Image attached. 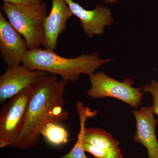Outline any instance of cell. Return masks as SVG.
<instances>
[{"mask_svg":"<svg viewBox=\"0 0 158 158\" xmlns=\"http://www.w3.org/2000/svg\"><path fill=\"white\" fill-rule=\"evenodd\" d=\"M68 84L48 74L33 85L24 122L12 147L27 149L34 147L39 142L40 130L45 125L68 119L69 114L64 109Z\"/></svg>","mask_w":158,"mask_h":158,"instance_id":"cell-1","label":"cell"},{"mask_svg":"<svg viewBox=\"0 0 158 158\" xmlns=\"http://www.w3.org/2000/svg\"><path fill=\"white\" fill-rule=\"evenodd\" d=\"M111 61L112 59H100L98 52L67 58L57 55L55 51L38 48L28 50L22 63L29 70L59 75L61 80L69 83L78 81L83 74H92L102 65Z\"/></svg>","mask_w":158,"mask_h":158,"instance_id":"cell-2","label":"cell"},{"mask_svg":"<svg viewBox=\"0 0 158 158\" xmlns=\"http://www.w3.org/2000/svg\"><path fill=\"white\" fill-rule=\"evenodd\" d=\"M1 9L11 26L24 39L28 50L35 49L43 45L44 23L48 15L45 4L19 6L4 3Z\"/></svg>","mask_w":158,"mask_h":158,"instance_id":"cell-3","label":"cell"},{"mask_svg":"<svg viewBox=\"0 0 158 158\" xmlns=\"http://www.w3.org/2000/svg\"><path fill=\"white\" fill-rule=\"evenodd\" d=\"M88 77L90 88L87 95L90 98H113L135 109L141 106L144 94L141 91L142 88L133 87L134 82L132 79L125 78L119 81L101 71L95 72Z\"/></svg>","mask_w":158,"mask_h":158,"instance_id":"cell-4","label":"cell"},{"mask_svg":"<svg viewBox=\"0 0 158 158\" xmlns=\"http://www.w3.org/2000/svg\"><path fill=\"white\" fill-rule=\"evenodd\" d=\"M33 88L29 87L11 98L0 112V148L13 147L22 129Z\"/></svg>","mask_w":158,"mask_h":158,"instance_id":"cell-5","label":"cell"},{"mask_svg":"<svg viewBox=\"0 0 158 158\" xmlns=\"http://www.w3.org/2000/svg\"><path fill=\"white\" fill-rule=\"evenodd\" d=\"M48 74L43 71L29 70L23 65L8 67L0 77V103L2 104L32 87L41 77Z\"/></svg>","mask_w":158,"mask_h":158,"instance_id":"cell-6","label":"cell"},{"mask_svg":"<svg viewBox=\"0 0 158 158\" xmlns=\"http://www.w3.org/2000/svg\"><path fill=\"white\" fill-rule=\"evenodd\" d=\"M65 1L73 15L80 19L82 28L89 38L103 34L105 27L114 22L112 11L102 5H97L95 9L88 10L73 0Z\"/></svg>","mask_w":158,"mask_h":158,"instance_id":"cell-7","label":"cell"},{"mask_svg":"<svg viewBox=\"0 0 158 158\" xmlns=\"http://www.w3.org/2000/svg\"><path fill=\"white\" fill-rule=\"evenodd\" d=\"M22 36L0 12V50L7 67L19 65L28 50Z\"/></svg>","mask_w":158,"mask_h":158,"instance_id":"cell-8","label":"cell"},{"mask_svg":"<svg viewBox=\"0 0 158 158\" xmlns=\"http://www.w3.org/2000/svg\"><path fill=\"white\" fill-rule=\"evenodd\" d=\"M135 118L136 131L134 141L147 149L148 158H158V141L155 128L158 120L155 118L152 106L142 107L132 110Z\"/></svg>","mask_w":158,"mask_h":158,"instance_id":"cell-9","label":"cell"},{"mask_svg":"<svg viewBox=\"0 0 158 158\" xmlns=\"http://www.w3.org/2000/svg\"><path fill=\"white\" fill-rule=\"evenodd\" d=\"M51 1L52 9L44 23L43 46L46 49L55 51L58 46L59 35L65 31L67 21L73 15L65 0Z\"/></svg>","mask_w":158,"mask_h":158,"instance_id":"cell-10","label":"cell"},{"mask_svg":"<svg viewBox=\"0 0 158 158\" xmlns=\"http://www.w3.org/2000/svg\"><path fill=\"white\" fill-rule=\"evenodd\" d=\"M84 143L109 151L120 150L119 143L110 133L99 128L86 129Z\"/></svg>","mask_w":158,"mask_h":158,"instance_id":"cell-11","label":"cell"},{"mask_svg":"<svg viewBox=\"0 0 158 158\" xmlns=\"http://www.w3.org/2000/svg\"><path fill=\"white\" fill-rule=\"evenodd\" d=\"M59 123H49L43 127L40 131V135L53 145H61L66 144L68 141V132Z\"/></svg>","mask_w":158,"mask_h":158,"instance_id":"cell-12","label":"cell"},{"mask_svg":"<svg viewBox=\"0 0 158 158\" xmlns=\"http://www.w3.org/2000/svg\"><path fill=\"white\" fill-rule=\"evenodd\" d=\"M85 152L89 153L95 158H123L121 150L109 151L101 149L91 144L84 143Z\"/></svg>","mask_w":158,"mask_h":158,"instance_id":"cell-13","label":"cell"},{"mask_svg":"<svg viewBox=\"0 0 158 158\" xmlns=\"http://www.w3.org/2000/svg\"><path fill=\"white\" fill-rule=\"evenodd\" d=\"M85 130V128H80L77 139L72 149L65 155L56 158H89L85 155L83 147Z\"/></svg>","mask_w":158,"mask_h":158,"instance_id":"cell-14","label":"cell"},{"mask_svg":"<svg viewBox=\"0 0 158 158\" xmlns=\"http://www.w3.org/2000/svg\"><path fill=\"white\" fill-rule=\"evenodd\" d=\"M142 88L144 92H148L151 94L152 98V106L155 113L158 116V81L152 80L150 84L145 85Z\"/></svg>","mask_w":158,"mask_h":158,"instance_id":"cell-15","label":"cell"},{"mask_svg":"<svg viewBox=\"0 0 158 158\" xmlns=\"http://www.w3.org/2000/svg\"><path fill=\"white\" fill-rule=\"evenodd\" d=\"M4 3H8L19 6H31L42 3L43 0H2Z\"/></svg>","mask_w":158,"mask_h":158,"instance_id":"cell-16","label":"cell"},{"mask_svg":"<svg viewBox=\"0 0 158 158\" xmlns=\"http://www.w3.org/2000/svg\"><path fill=\"white\" fill-rule=\"evenodd\" d=\"M118 0H104L106 4H113L117 2Z\"/></svg>","mask_w":158,"mask_h":158,"instance_id":"cell-17","label":"cell"},{"mask_svg":"<svg viewBox=\"0 0 158 158\" xmlns=\"http://www.w3.org/2000/svg\"><path fill=\"white\" fill-rule=\"evenodd\" d=\"M156 1L158 5V0H156Z\"/></svg>","mask_w":158,"mask_h":158,"instance_id":"cell-18","label":"cell"},{"mask_svg":"<svg viewBox=\"0 0 158 158\" xmlns=\"http://www.w3.org/2000/svg\"><path fill=\"white\" fill-rule=\"evenodd\" d=\"M140 158L139 157H137V158Z\"/></svg>","mask_w":158,"mask_h":158,"instance_id":"cell-19","label":"cell"},{"mask_svg":"<svg viewBox=\"0 0 158 158\" xmlns=\"http://www.w3.org/2000/svg\"></svg>","mask_w":158,"mask_h":158,"instance_id":"cell-20","label":"cell"}]
</instances>
